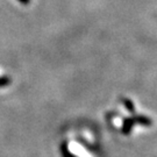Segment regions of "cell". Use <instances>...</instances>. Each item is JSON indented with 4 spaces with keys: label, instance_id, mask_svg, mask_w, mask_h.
<instances>
[{
    "label": "cell",
    "instance_id": "cell-1",
    "mask_svg": "<svg viewBox=\"0 0 157 157\" xmlns=\"http://www.w3.org/2000/svg\"><path fill=\"white\" fill-rule=\"evenodd\" d=\"M134 124V120L133 119H126L124 121V127H122V133L124 134H129L130 130H132V127Z\"/></svg>",
    "mask_w": 157,
    "mask_h": 157
},
{
    "label": "cell",
    "instance_id": "cell-2",
    "mask_svg": "<svg viewBox=\"0 0 157 157\" xmlns=\"http://www.w3.org/2000/svg\"><path fill=\"white\" fill-rule=\"evenodd\" d=\"M61 148H62V149H61V151H62L63 157H75V156H73V155H72V154H71V151H70V150L67 149V143H65V142L63 143L62 147H61Z\"/></svg>",
    "mask_w": 157,
    "mask_h": 157
},
{
    "label": "cell",
    "instance_id": "cell-3",
    "mask_svg": "<svg viewBox=\"0 0 157 157\" xmlns=\"http://www.w3.org/2000/svg\"><path fill=\"white\" fill-rule=\"evenodd\" d=\"M8 83H10V79L7 77H0V87L8 85Z\"/></svg>",
    "mask_w": 157,
    "mask_h": 157
}]
</instances>
